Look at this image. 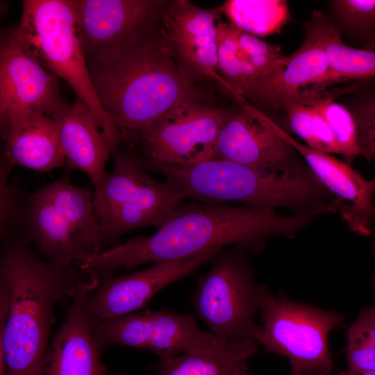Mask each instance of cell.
<instances>
[{"instance_id": "1", "label": "cell", "mask_w": 375, "mask_h": 375, "mask_svg": "<svg viewBox=\"0 0 375 375\" xmlns=\"http://www.w3.org/2000/svg\"><path fill=\"white\" fill-rule=\"evenodd\" d=\"M319 215L283 217L272 208L247 205H179L151 235L138 236L85 259L79 267L98 277L140 265L188 258L233 245L260 250L276 235H293Z\"/></svg>"}, {"instance_id": "2", "label": "cell", "mask_w": 375, "mask_h": 375, "mask_svg": "<svg viewBox=\"0 0 375 375\" xmlns=\"http://www.w3.org/2000/svg\"><path fill=\"white\" fill-rule=\"evenodd\" d=\"M177 58L158 24L124 45L86 58L95 94L124 140L138 138L178 103L198 100L189 69Z\"/></svg>"}, {"instance_id": "3", "label": "cell", "mask_w": 375, "mask_h": 375, "mask_svg": "<svg viewBox=\"0 0 375 375\" xmlns=\"http://www.w3.org/2000/svg\"><path fill=\"white\" fill-rule=\"evenodd\" d=\"M78 266L59 267L44 260L24 240L2 244L0 278V354L7 375H35L50 343L55 308L68 303L81 278Z\"/></svg>"}, {"instance_id": "4", "label": "cell", "mask_w": 375, "mask_h": 375, "mask_svg": "<svg viewBox=\"0 0 375 375\" xmlns=\"http://www.w3.org/2000/svg\"><path fill=\"white\" fill-rule=\"evenodd\" d=\"M141 162L146 170L162 174L186 198L206 205L240 201L258 208H293L309 201L319 191L301 169L272 172L218 159L190 166Z\"/></svg>"}, {"instance_id": "5", "label": "cell", "mask_w": 375, "mask_h": 375, "mask_svg": "<svg viewBox=\"0 0 375 375\" xmlns=\"http://www.w3.org/2000/svg\"><path fill=\"white\" fill-rule=\"evenodd\" d=\"M31 57L73 89L118 144L123 137L95 94L80 39L73 0H25L17 26L9 29Z\"/></svg>"}, {"instance_id": "6", "label": "cell", "mask_w": 375, "mask_h": 375, "mask_svg": "<svg viewBox=\"0 0 375 375\" xmlns=\"http://www.w3.org/2000/svg\"><path fill=\"white\" fill-rule=\"evenodd\" d=\"M112 169L94 188V213L105 242L145 226L159 228L186 198L168 182L160 183L140 158L117 149Z\"/></svg>"}, {"instance_id": "7", "label": "cell", "mask_w": 375, "mask_h": 375, "mask_svg": "<svg viewBox=\"0 0 375 375\" xmlns=\"http://www.w3.org/2000/svg\"><path fill=\"white\" fill-rule=\"evenodd\" d=\"M259 310L262 325L254 340L267 352L287 358L292 374L331 375L334 365L328 335L342 325V315L293 301L283 292L275 295L264 285Z\"/></svg>"}, {"instance_id": "8", "label": "cell", "mask_w": 375, "mask_h": 375, "mask_svg": "<svg viewBox=\"0 0 375 375\" xmlns=\"http://www.w3.org/2000/svg\"><path fill=\"white\" fill-rule=\"evenodd\" d=\"M247 249H223L209 272L199 277L190 297L198 318L223 341L254 340L259 325L262 284H257L246 257Z\"/></svg>"}, {"instance_id": "9", "label": "cell", "mask_w": 375, "mask_h": 375, "mask_svg": "<svg viewBox=\"0 0 375 375\" xmlns=\"http://www.w3.org/2000/svg\"><path fill=\"white\" fill-rule=\"evenodd\" d=\"M224 111L187 100L174 106L138 137L144 161L190 166L214 159Z\"/></svg>"}, {"instance_id": "10", "label": "cell", "mask_w": 375, "mask_h": 375, "mask_svg": "<svg viewBox=\"0 0 375 375\" xmlns=\"http://www.w3.org/2000/svg\"><path fill=\"white\" fill-rule=\"evenodd\" d=\"M90 320L101 351L119 344L147 349L158 358H164L206 345L217 338L202 331L194 315L167 309L141 310L115 319Z\"/></svg>"}, {"instance_id": "11", "label": "cell", "mask_w": 375, "mask_h": 375, "mask_svg": "<svg viewBox=\"0 0 375 375\" xmlns=\"http://www.w3.org/2000/svg\"><path fill=\"white\" fill-rule=\"evenodd\" d=\"M58 77L27 54L9 30L0 46L1 129L32 115L53 117L67 103L62 97Z\"/></svg>"}, {"instance_id": "12", "label": "cell", "mask_w": 375, "mask_h": 375, "mask_svg": "<svg viewBox=\"0 0 375 375\" xmlns=\"http://www.w3.org/2000/svg\"><path fill=\"white\" fill-rule=\"evenodd\" d=\"M223 249H212L196 256L153 265L125 275L99 277L97 286L85 298L93 319H110L141 310L161 290L194 273Z\"/></svg>"}, {"instance_id": "13", "label": "cell", "mask_w": 375, "mask_h": 375, "mask_svg": "<svg viewBox=\"0 0 375 375\" xmlns=\"http://www.w3.org/2000/svg\"><path fill=\"white\" fill-rule=\"evenodd\" d=\"M167 1L73 0L85 57L124 45L153 28Z\"/></svg>"}, {"instance_id": "14", "label": "cell", "mask_w": 375, "mask_h": 375, "mask_svg": "<svg viewBox=\"0 0 375 375\" xmlns=\"http://www.w3.org/2000/svg\"><path fill=\"white\" fill-rule=\"evenodd\" d=\"M99 277L84 274L67 303L65 320L50 342L35 375H108L85 307Z\"/></svg>"}, {"instance_id": "15", "label": "cell", "mask_w": 375, "mask_h": 375, "mask_svg": "<svg viewBox=\"0 0 375 375\" xmlns=\"http://www.w3.org/2000/svg\"><path fill=\"white\" fill-rule=\"evenodd\" d=\"M280 127L249 106L228 114L217 144L214 159L272 172L300 169L292 161V147Z\"/></svg>"}, {"instance_id": "16", "label": "cell", "mask_w": 375, "mask_h": 375, "mask_svg": "<svg viewBox=\"0 0 375 375\" xmlns=\"http://www.w3.org/2000/svg\"><path fill=\"white\" fill-rule=\"evenodd\" d=\"M221 13L219 8H201L186 0L168 1L158 25L160 35L187 67L219 81L217 35Z\"/></svg>"}, {"instance_id": "17", "label": "cell", "mask_w": 375, "mask_h": 375, "mask_svg": "<svg viewBox=\"0 0 375 375\" xmlns=\"http://www.w3.org/2000/svg\"><path fill=\"white\" fill-rule=\"evenodd\" d=\"M69 170L83 172L94 188L107 173L106 164L117 142L103 128L91 108L79 98L51 117Z\"/></svg>"}, {"instance_id": "18", "label": "cell", "mask_w": 375, "mask_h": 375, "mask_svg": "<svg viewBox=\"0 0 375 375\" xmlns=\"http://www.w3.org/2000/svg\"><path fill=\"white\" fill-rule=\"evenodd\" d=\"M281 136L305 158L320 183L339 198L342 219L353 232L362 235L371 233L374 211L375 179L368 180L348 164L304 145L281 128Z\"/></svg>"}, {"instance_id": "19", "label": "cell", "mask_w": 375, "mask_h": 375, "mask_svg": "<svg viewBox=\"0 0 375 375\" xmlns=\"http://www.w3.org/2000/svg\"><path fill=\"white\" fill-rule=\"evenodd\" d=\"M22 239L47 262L59 267L78 266L90 256L59 213L44 188L29 194Z\"/></svg>"}, {"instance_id": "20", "label": "cell", "mask_w": 375, "mask_h": 375, "mask_svg": "<svg viewBox=\"0 0 375 375\" xmlns=\"http://www.w3.org/2000/svg\"><path fill=\"white\" fill-rule=\"evenodd\" d=\"M3 157L12 165L49 172L66 165V159L53 119L32 115L1 129Z\"/></svg>"}, {"instance_id": "21", "label": "cell", "mask_w": 375, "mask_h": 375, "mask_svg": "<svg viewBox=\"0 0 375 375\" xmlns=\"http://www.w3.org/2000/svg\"><path fill=\"white\" fill-rule=\"evenodd\" d=\"M328 72L325 51L312 38L306 35L302 45L286 56L276 71L259 82L254 97L283 109L289 102H300L301 88L310 84L319 86Z\"/></svg>"}, {"instance_id": "22", "label": "cell", "mask_w": 375, "mask_h": 375, "mask_svg": "<svg viewBox=\"0 0 375 375\" xmlns=\"http://www.w3.org/2000/svg\"><path fill=\"white\" fill-rule=\"evenodd\" d=\"M255 340L223 341L209 344L181 354L159 358V375H249L248 361L258 349Z\"/></svg>"}, {"instance_id": "23", "label": "cell", "mask_w": 375, "mask_h": 375, "mask_svg": "<svg viewBox=\"0 0 375 375\" xmlns=\"http://www.w3.org/2000/svg\"><path fill=\"white\" fill-rule=\"evenodd\" d=\"M306 35L312 38L327 56L329 72L323 84L344 78L375 76V51L344 44L338 25L319 11H314L305 24ZM316 87L315 89L319 87Z\"/></svg>"}, {"instance_id": "24", "label": "cell", "mask_w": 375, "mask_h": 375, "mask_svg": "<svg viewBox=\"0 0 375 375\" xmlns=\"http://www.w3.org/2000/svg\"><path fill=\"white\" fill-rule=\"evenodd\" d=\"M44 188L90 256L103 251L106 242L95 216L92 192L87 188L74 185L66 174Z\"/></svg>"}, {"instance_id": "25", "label": "cell", "mask_w": 375, "mask_h": 375, "mask_svg": "<svg viewBox=\"0 0 375 375\" xmlns=\"http://www.w3.org/2000/svg\"><path fill=\"white\" fill-rule=\"evenodd\" d=\"M238 28L221 23L217 35L218 73L236 97H254L260 78L239 46Z\"/></svg>"}, {"instance_id": "26", "label": "cell", "mask_w": 375, "mask_h": 375, "mask_svg": "<svg viewBox=\"0 0 375 375\" xmlns=\"http://www.w3.org/2000/svg\"><path fill=\"white\" fill-rule=\"evenodd\" d=\"M219 9L232 24L258 38L277 33L290 19L282 0H228Z\"/></svg>"}, {"instance_id": "27", "label": "cell", "mask_w": 375, "mask_h": 375, "mask_svg": "<svg viewBox=\"0 0 375 375\" xmlns=\"http://www.w3.org/2000/svg\"><path fill=\"white\" fill-rule=\"evenodd\" d=\"M300 103L312 107L324 118L341 146L347 163L360 155L356 121L347 107L322 90L301 92Z\"/></svg>"}, {"instance_id": "28", "label": "cell", "mask_w": 375, "mask_h": 375, "mask_svg": "<svg viewBox=\"0 0 375 375\" xmlns=\"http://www.w3.org/2000/svg\"><path fill=\"white\" fill-rule=\"evenodd\" d=\"M285 110L292 131L309 147L325 153L343 155V150L328 124L312 107L297 101L288 103Z\"/></svg>"}, {"instance_id": "29", "label": "cell", "mask_w": 375, "mask_h": 375, "mask_svg": "<svg viewBox=\"0 0 375 375\" xmlns=\"http://www.w3.org/2000/svg\"><path fill=\"white\" fill-rule=\"evenodd\" d=\"M13 167L2 156L0 164V235L2 244L22 238L29 196H26L18 181H10Z\"/></svg>"}, {"instance_id": "30", "label": "cell", "mask_w": 375, "mask_h": 375, "mask_svg": "<svg viewBox=\"0 0 375 375\" xmlns=\"http://www.w3.org/2000/svg\"><path fill=\"white\" fill-rule=\"evenodd\" d=\"M347 338L348 369L356 373L375 370V314L372 308L361 311Z\"/></svg>"}, {"instance_id": "31", "label": "cell", "mask_w": 375, "mask_h": 375, "mask_svg": "<svg viewBox=\"0 0 375 375\" xmlns=\"http://www.w3.org/2000/svg\"><path fill=\"white\" fill-rule=\"evenodd\" d=\"M335 17L353 36L368 41L375 36V0H333Z\"/></svg>"}, {"instance_id": "32", "label": "cell", "mask_w": 375, "mask_h": 375, "mask_svg": "<svg viewBox=\"0 0 375 375\" xmlns=\"http://www.w3.org/2000/svg\"><path fill=\"white\" fill-rule=\"evenodd\" d=\"M237 39L240 47L256 69L260 81L276 71L286 58L278 47L265 42L238 28Z\"/></svg>"}, {"instance_id": "33", "label": "cell", "mask_w": 375, "mask_h": 375, "mask_svg": "<svg viewBox=\"0 0 375 375\" xmlns=\"http://www.w3.org/2000/svg\"><path fill=\"white\" fill-rule=\"evenodd\" d=\"M356 121L360 155L375 158V90L364 93L349 108Z\"/></svg>"}, {"instance_id": "34", "label": "cell", "mask_w": 375, "mask_h": 375, "mask_svg": "<svg viewBox=\"0 0 375 375\" xmlns=\"http://www.w3.org/2000/svg\"><path fill=\"white\" fill-rule=\"evenodd\" d=\"M366 49L375 51V36L369 41H368V44L366 46Z\"/></svg>"}, {"instance_id": "35", "label": "cell", "mask_w": 375, "mask_h": 375, "mask_svg": "<svg viewBox=\"0 0 375 375\" xmlns=\"http://www.w3.org/2000/svg\"><path fill=\"white\" fill-rule=\"evenodd\" d=\"M338 375H359V374L348 369L346 371L340 372Z\"/></svg>"}, {"instance_id": "36", "label": "cell", "mask_w": 375, "mask_h": 375, "mask_svg": "<svg viewBox=\"0 0 375 375\" xmlns=\"http://www.w3.org/2000/svg\"><path fill=\"white\" fill-rule=\"evenodd\" d=\"M358 374L359 375H375V370L366 371V372H363L358 373Z\"/></svg>"}, {"instance_id": "37", "label": "cell", "mask_w": 375, "mask_h": 375, "mask_svg": "<svg viewBox=\"0 0 375 375\" xmlns=\"http://www.w3.org/2000/svg\"><path fill=\"white\" fill-rule=\"evenodd\" d=\"M372 310L374 312V313L375 314V305L374 306V307L372 308Z\"/></svg>"}, {"instance_id": "38", "label": "cell", "mask_w": 375, "mask_h": 375, "mask_svg": "<svg viewBox=\"0 0 375 375\" xmlns=\"http://www.w3.org/2000/svg\"><path fill=\"white\" fill-rule=\"evenodd\" d=\"M290 375H298V374H292V373H291V374H290Z\"/></svg>"}, {"instance_id": "39", "label": "cell", "mask_w": 375, "mask_h": 375, "mask_svg": "<svg viewBox=\"0 0 375 375\" xmlns=\"http://www.w3.org/2000/svg\"><path fill=\"white\" fill-rule=\"evenodd\" d=\"M108 375H111V374H109Z\"/></svg>"}]
</instances>
